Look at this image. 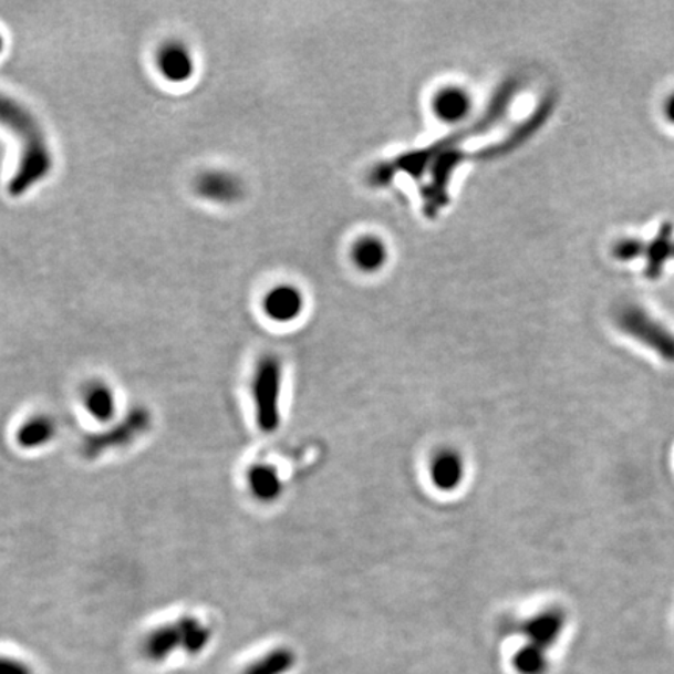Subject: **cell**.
I'll use <instances>...</instances> for the list:
<instances>
[{"instance_id":"obj_1","label":"cell","mask_w":674,"mask_h":674,"mask_svg":"<svg viewBox=\"0 0 674 674\" xmlns=\"http://www.w3.org/2000/svg\"><path fill=\"white\" fill-rule=\"evenodd\" d=\"M0 124L13 132L21 144L19 166L9 185L10 196L19 197L52 173V151L37 117L3 93H0Z\"/></svg>"},{"instance_id":"obj_2","label":"cell","mask_w":674,"mask_h":674,"mask_svg":"<svg viewBox=\"0 0 674 674\" xmlns=\"http://www.w3.org/2000/svg\"><path fill=\"white\" fill-rule=\"evenodd\" d=\"M212 632L197 616H182L177 622L162 624L148 632L143 642V654L147 661L162 664L177 651L188 656H199L211 643Z\"/></svg>"},{"instance_id":"obj_3","label":"cell","mask_w":674,"mask_h":674,"mask_svg":"<svg viewBox=\"0 0 674 674\" xmlns=\"http://www.w3.org/2000/svg\"><path fill=\"white\" fill-rule=\"evenodd\" d=\"M251 400L258 429L265 434L277 433L281 425L283 400V367L277 356H265L255 369L251 379Z\"/></svg>"},{"instance_id":"obj_4","label":"cell","mask_w":674,"mask_h":674,"mask_svg":"<svg viewBox=\"0 0 674 674\" xmlns=\"http://www.w3.org/2000/svg\"><path fill=\"white\" fill-rule=\"evenodd\" d=\"M616 326L654 355L674 364V333L637 304H626L615 315Z\"/></svg>"},{"instance_id":"obj_5","label":"cell","mask_w":674,"mask_h":674,"mask_svg":"<svg viewBox=\"0 0 674 674\" xmlns=\"http://www.w3.org/2000/svg\"><path fill=\"white\" fill-rule=\"evenodd\" d=\"M152 421L154 417L147 407H132L124 418L110 428L86 436L82 442L83 456L86 459H95L112 449L128 447L152 428Z\"/></svg>"},{"instance_id":"obj_6","label":"cell","mask_w":674,"mask_h":674,"mask_svg":"<svg viewBox=\"0 0 674 674\" xmlns=\"http://www.w3.org/2000/svg\"><path fill=\"white\" fill-rule=\"evenodd\" d=\"M567 623H569V616L566 611L558 605H550L523 620L519 624V631L523 637L528 639V643L550 651L561 640Z\"/></svg>"},{"instance_id":"obj_7","label":"cell","mask_w":674,"mask_h":674,"mask_svg":"<svg viewBox=\"0 0 674 674\" xmlns=\"http://www.w3.org/2000/svg\"><path fill=\"white\" fill-rule=\"evenodd\" d=\"M467 464L463 453L456 448L437 449L429 459L428 476L434 489L442 494L456 492L464 485Z\"/></svg>"},{"instance_id":"obj_8","label":"cell","mask_w":674,"mask_h":674,"mask_svg":"<svg viewBox=\"0 0 674 674\" xmlns=\"http://www.w3.org/2000/svg\"><path fill=\"white\" fill-rule=\"evenodd\" d=\"M304 310V295L294 284H277L266 294L262 300V311L266 318L272 322L286 323L295 322Z\"/></svg>"},{"instance_id":"obj_9","label":"cell","mask_w":674,"mask_h":674,"mask_svg":"<svg viewBox=\"0 0 674 674\" xmlns=\"http://www.w3.org/2000/svg\"><path fill=\"white\" fill-rule=\"evenodd\" d=\"M246 487L250 497L261 505H273L284 492V481L276 466L258 463L246 471Z\"/></svg>"},{"instance_id":"obj_10","label":"cell","mask_w":674,"mask_h":674,"mask_svg":"<svg viewBox=\"0 0 674 674\" xmlns=\"http://www.w3.org/2000/svg\"><path fill=\"white\" fill-rule=\"evenodd\" d=\"M474 110V98L463 86H445L433 98V112L437 120L455 125L464 122Z\"/></svg>"},{"instance_id":"obj_11","label":"cell","mask_w":674,"mask_h":674,"mask_svg":"<svg viewBox=\"0 0 674 674\" xmlns=\"http://www.w3.org/2000/svg\"><path fill=\"white\" fill-rule=\"evenodd\" d=\"M197 188L205 199L216 201V204H235L241 199L243 185L241 178L225 170H209L201 175L197 182Z\"/></svg>"},{"instance_id":"obj_12","label":"cell","mask_w":674,"mask_h":674,"mask_svg":"<svg viewBox=\"0 0 674 674\" xmlns=\"http://www.w3.org/2000/svg\"><path fill=\"white\" fill-rule=\"evenodd\" d=\"M158 68L163 77L174 83H183L193 77V53L180 43H169L158 53Z\"/></svg>"},{"instance_id":"obj_13","label":"cell","mask_w":674,"mask_h":674,"mask_svg":"<svg viewBox=\"0 0 674 674\" xmlns=\"http://www.w3.org/2000/svg\"><path fill=\"white\" fill-rule=\"evenodd\" d=\"M352 260L361 272H380L390 260V249L379 236H364L353 246Z\"/></svg>"},{"instance_id":"obj_14","label":"cell","mask_w":674,"mask_h":674,"mask_svg":"<svg viewBox=\"0 0 674 674\" xmlns=\"http://www.w3.org/2000/svg\"><path fill=\"white\" fill-rule=\"evenodd\" d=\"M82 400L86 413L102 424H108L116 415L117 406L114 392L108 384L102 383V381L87 384L85 391H83Z\"/></svg>"},{"instance_id":"obj_15","label":"cell","mask_w":674,"mask_h":674,"mask_svg":"<svg viewBox=\"0 0 674 674\" xmlns=\"http://www.w3.org/2000/svg\"><path fill=\"white\" fill-rule=\"evenodd\" d=\"M56 434V424L49 415H35L21 425L17 433L19 447L35 449L44 447L53 440Z\"/></svg>"},{"instance_id":"obj_16","label":"cell","mask_w":674,"mask_h":674,"mask_svg":"<svg viewBox=\"0 0 674 674\" xmlns=\"http://www.w3.org/2000/svg\"><path fill=\"white\" fill-rule=\"evenodd\" d=\"M297 664L294 651L288 646H277L262 656L255 659L241 674H288Z\"/></svg>"},{"instance_id":"obj_17","label":"cell","mask_w":674,"mask_h":674,"mask_svg":"<svg viewBox=\"0 0 674 674\" xmlns=\"http://www.w3.org/2000/svg\"><path fill=\"white\" fill-rule=\"evenodd\" d=\"M512 666L517 674H547L550 670L548 651L527 643L514 653Z\"/></svg>"},{"instance_id":"obj_18","label":"cell","mask_w":674,"mask_h":674,"mask_svg":"<svg viewBox=\"0 0 674 674\" xmlns=\"http://www.w3.org/2000/svg\"><path fill=\"white\" fill-rule=\"evenodd\" d=\"M0 674H35L25 662L0 654Z\"/></svg>"},{"instance_id":"obj_19","label":"cell","mask_w":674,"mask_h":674,"mask_svg":"<svg viewBox=\"0 0 674 674\" xmlns=\"http://www.w3.org/2000/svg\"><path fill=\"white\" fill-rule=\"evenodd\" d=\"M664 114L666 121H668L670 124L674 125V91L672 94L668 95V97H666L664 104Z\"/></svg>"},{"instance_id":"obj_20","label":"cell","mask_w":674,"mask_h":674,"mask_svg":"<svg viewBox=\"0 0 674 674\" xmlns=\"http://www.w3.org/2000/svg\"><path fill=\"white\" fill-rule=\"evenodd\" d=\"M2 48H3V41H2V37H0V52H2Z\"/></svg>"}]
</instances>
